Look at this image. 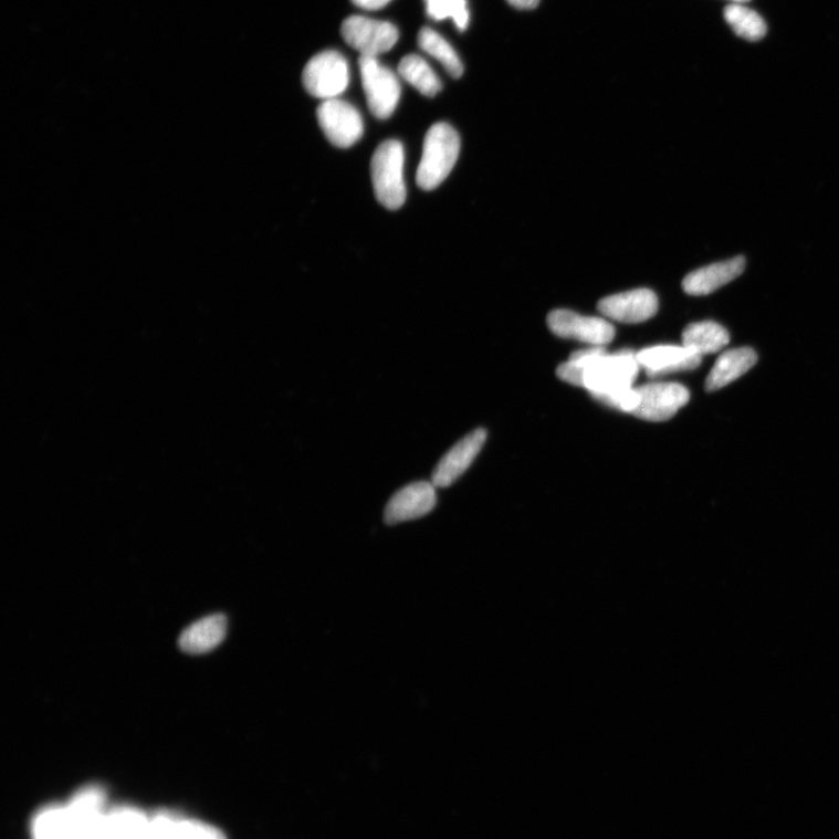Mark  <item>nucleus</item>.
I'll use <instances>...</instances> for the list:
<instances>
[{"mask_svg":"<svg viewBox=\"0 0 839 839\" xmlns=\"http://www.w3.org/2000/svg\"><path fill=\"white\" fill-rule=\"evenodd\" d=\"M633 352L608 354L604 348L574 353L567 361L569 376L598 401L618 408L623 394L632 389L639 374Z\"/></svg>","mask_w":839,"mask_h":839,"instance_id":"f257e3e1","label":"nucleus"},{"mask_svg":"<svg viewBox=\"0 0 839 839\" xmlns=\"http://www.w3.org/2000/svg\"><path fill=\"white\" fill-rule=\"evenodd\" d=\"M461 150V139L453 126L437 123L429 128L422 158L417 171V183L423 190L438 188L453 170Z\"/></svg>","mask_w":839,"mask_h":839,"instance_id":"f03ea898","label":"nucleus"},{"mask_svg":"<svg viewBox=\"0 0 839 839\" xmlns=\"http://www.w3.org/2000/svg\"><path fill=\"white\" fill-rule=\"evenodd\" d=\"M405 149L399 140L381 143L371 160L373 183L378 202L389 210L400 209L406 201L403 180Z\"/></svg>","mask_w":839,"mask_h":839,"instance_id":"7ed1b4c3","label":"nucleus"},{"mask_svg":"<svg viewBox=\"0 0 839 839\" xmlns=\"http://www.w3.org/2000/svg\"><path fill=\"white\" fill-rule=\"evenodd\" d=\"M359 71L365 96L371 114L380 119H389L397 109L401 96L397 75L384 66L377 57L360 56Z\"/></svg>","mask_w":839,"mask_h":839,"instance_id":"20e7f679","label":"nucleus"},{"mask_svg":"<svg viewBox=\"0 0 839 839\" xmlns=\"http://www.w3.org/2000/svg\"><path fill=\"white\" fill-rule=\"evenodd\" d=\"M303 82L308 94L316 98H337L348 88L349 63L336 51L322 52L306 64Z\"/></svg>","mask_w":839,"mask_h":839,"instance_id":"39448f33","label":"nucleus"},{"mask_svg":"<svg viewBox=\"0 0 839 839\" xmlns=\"http://www.w3.org/2000/svg\"><path fill=\"white\" fill-rule=\"evenodd\" d=\"M342 36L360 56L377 57L391 51L398 42V29L389 21L353 15L343 21Z\"/></svg>","mask_w":839,"mask_h":839,"instance_id":"423d86ee","label":"nucleus"},{"mask_svg":"<svg viewBox=\"0 0 839 839\" xmlns=\"http://www.w3.org/2000/svg\"><path fill=\"white\" fill-rule=\"evenodd\" d=\"M636 390L638 400L631 415L653 422L672 419L691 399L686 387L677 382H651Z\"/></svg>","mask_w":839,"mask_h":839,"instance_id":"0eeeda50","label":"nucleus"},{"mask_svg":"<svg viewBox=\"0 0 839 839\" xmlns=\"http://www.w3.org/2000/svg\"><path fill=\"white\" fill-rule=\"evenodd\" d=\"M316 116L322 132L336 147L349 148L363 137L361 115L349 102L338 98L324 101L317 107Z\"/></svg>","mask_w":839,"mask_h":839,"instance_id":"6e6552de","label":"nucleus"},{"mask_svg":"<svg viewBox=\"0 0 839 839\" xmlns=\"http://www.w3.org/2000/svg\"><path fill=\"white\" fill-rule=\"evenodd\" d=\"M547 324L552 333L558 337L577 339L597 348L608 346L616 334L613 326L606 318L584 316L566 310L552 312Z\"/></svg>","mask_w":839,"mask_h":839,"instance_id":"1a4fd4ad","label":"nucleus"},{"mask_svg":"<svg viewBox=\"0 0 839 839\" xmlns=\"http://www.w3.org/2000/svg\"><path fill=\"white\" fill-rule=\"evenodd\" d=\"M659 308L658 296L648 289L633 290L601 298L598 311L620 324H641L652 318Z\"/></svg>","mask_w":839,"mask_h":839,"instance_id":"9d476101","label":"nucleus"},{"mask_svg":"<svg viewBox=\"0 0 839 839\" xmlns=\"http://www.w3.org/2000/svg\"><path fill=\"white\" fill-rule=\"evenodd\" d=\"M436 485L429 482H417L399 490L387 503L385 521L395 525L422 518L437 506Z\"/></svg>","mask_w":839,"mask_h":839,"instance_id":"9b49d317","label":"nucleus"},{"mask_svg":"<svg viewBox=\"0 0 839 839\" xmlns=\"http://www.w3.org/2000/svg\"><path fill=\"white\" fill-rule=\"evenodd\" d=\"M486 441V430H473L462 439L438 463L432 478L437 487H448L457 482L480 454Z\"/></svg>","mask_w":839,"mask_h":839,"instance_id":"f8f14e48","label":"nucleus"},{"mask_svg":"<svg viewBox=\"0 0 839 839\" xmlns=\"http://www.w3.org/2000/svg\"><path fill=\"white\" fill-rule=\"evenodd\" d=\"M639 367L649 377L691 371L700 367L702 356L681 346H659L636 354Z\"/></svg>","mask_w":839,"mask_h":839,"instance_id":"ddd939ff","label":"nucleus"},{"mask_svg":"<svg viewBox=\"0 0 839 839\" xmlns=\"http://www.w3.org/2000/svg\"><path fill=\"white\" fill-rule=\"evenodd\" d=\"M745 266L746 261L743 255L707 265L688 274L682 283L683 290L693 296L712 294L740 277Z\"/></svg>","mask_w":839,"mask_h":839,"instance_id":"4468645a","label":"nucleus"},{"mask_svg":"<svg viewBox=\"0 0 839 839\" xmlns=\"http://www.w3.org/2000/svg\"><path fill=\"white\" fill-rule=\"evenodd\" d=\"M149 837L153 839H227L226 833L211 825L160 811L149 817Z\"/></svg>","mask_w":839,"mask_h":839,"instance_id":"2eb2a0df","label":"nucleus"},{"mask_svg":"<svg viewBox=\"0 0 839 839\" xmlns=\"http://www.w3.org/2000/svg\"><path fill=\"white\" fill-rule=\"evenodd\" d=\"M224 615H211L185 629L179 638L180 649L189 654H202L218 648L227 635Z\"/></svg>","mask_w":839,"mask_h":839,"instance_id":"dca6fc26","label":"nucleus"},{"mask_svg":"<svg viewBox=\"0 0 839 839\" xmlns=\"http://www.w3.org/2000/svg\"><path fill=\"white\" fill-rule=\"evenodd\" d=\"M758 361V356L751 348L733 349L724 353L716 360L714 368L705 380V390L714 392L748 373Z\"/></svg>","mask_w":839,"mask_h":839,"instance_id":"f3484780","label":"nucleus"},{"mask_svg":"<svg viewBox=\"0 0 839 839\" xmlns=\"http://www.w3.org/2000/svg\"><path fill=\"white\" fill-rule=\"evenodd\" d=\"M149 817L134 807H118L106 812L99 839H146Z\"/></svg>","mask_w":839,"mask_h":839,"instance_id":"a211bd4d","label":"nucleus"},{"mask_svg":"<svg viewBox=\"0 0 839 839\" xmlns=\"http://www.w3.org/2000/svg\"><path fill=\"white\" fill-rule=\"evenodd\" d=\"M682 342L683 347L704 356L724 349L730 342V335L716 322L704 321L688 326L683 332Z\"/></svg>","mask_w":839,"mask_h":839,"instance_id":"6ab92c4d","label":"nucleus"},{"mask_svg":"<svg viewBox=\"0 0 839 839\" xmlns=\"http://www.w3.org/2000/svg\"><path fill=\"white\" fill-rule=\"evenodd\" d=\"M33 839H77L67 806L40 810L32 822Z\"/></svg>","mask_w":839,"mask_h":839,"instance_id":"aec40b11","label":"nucleus"},{"mask_svg":"<svg viewBox=\"0 0 839 839\" xmlns=\"http://www.w3.org/2000/svg\"><path fill=\"white\" fill-rule=\"evenodd\" d=\"M398 73L423 96L434 97L442 91L441 80L420 55H406L399 63Z\"/></svg>","mask_w":839,"mask_h":839,"instance_id":"412c9836","label":"nucleus"},{"mask_svg":"<svg viewBox=\"0 0 839 839\" xmlns=\"http://www.w3.org/2000/svg\"><path fill=\"white\" fill-rule=\"evenodd\" d=\"M420 49L441 62L445 72L454 78L463 75V63L449 42L432 29L423 28L418 38Z\"/></svg>","mask_w":839,"mask_h":839,"instance_id":"4be33fe9","label":"nucleus"},{"mask_svg":"<svg viewBox=\"0 0 839 839\" xmlns=\"http://www.w3.org/2000/svg\"><path fill=\"white\" fill-rule=\"evenodd\" d=\"M724 18L731 29L745 40L758 41L766 35L767 27L763 17L743 4L726 7Z\"/></svg>","mask_w":839,"mask_h":839,"instance_id":"5701e85b","label":"nucleus"},{"mask_svg":"<svg viewBox=\"0 0 839 839\" xmlns=\"http://www.w3.org/2000/svg\"><path fill=\"white\" fill-rule=\"evenodd\" d=\"M426 12L428 17L441 21L453 19L460 31H465L469 27L470 12L468 0H424Z\"/></svg>","mask_w":839,"mask_h":839,"instance_id":"b1692460","label":"nucleus"},{"mask_svg":"<svg viewBox=\"0 0 839 839\" xmlns=\"http://www.w3.org/2000/svg\"><path fill=\"white\" fill-rule=\"evenodd\" d=\"M352 2L360 9L376 11L391 3L392 0H352Z\"/></svg>","mask_w":839,"mask_h":839,"instance_id":"393cba45","label":"nucleus"},{"mask_svg":"<svg viewBox=\"0 0 839 839\" xmlns=\"http://www.w3.org/2000/svg\"><path fill=\"white\" fill-rule=\"evenodd\" d=\"M507 3L520 10H533L539 6L541 0H507Z\"/></svg>","mask_w":839,"mask_h":839,"instance_id":"a878e982","label":"nucleus"},{"mask_svg":"<svg viewBox=\"0 0 839 839\" xmlns=\"http://www.w3.org/2000/svg\"><path fill=\"white\" fill-rule=\"evenodd\" d=\"M731 2H734L735 4H743L748 2V0H731Z\"/></svg>","mask_w":839,"mask_h":839,"instance_id":"bb28decb","label":"nucleus"}]
</instances>
